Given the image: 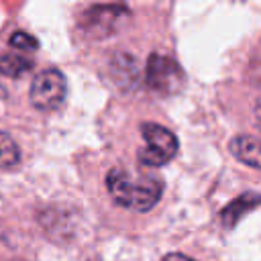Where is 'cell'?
Instances as JSON below:
<instances>
[{
    "instance_id": "obj_6",
    "label": "cell",
    "mask_w": 261,
    "mask_h": 261,
    "mask_svg": "<svg viewBox=\"0 0 261 261\" xmlns=\"http://www.w3.org/2000/svg\"><path fill=\"white\" fill-rule=\"evenodd\" d=\"M259 204V196L257 192H245L239 198H234L232 202H228L222 210H220V222L224 228H234V224L251 210H255Z\"/></svg>"
},
{
    "instance_id": "obj_2",
    "label": "cell",
    "mask_w": 261,
    "mask_h": 261,
    "mask_svg": "<svg viewBox=\"0 0 261 261\" xmlns=\"http://www.w3.org/2000/svg\"><path fill=\"white\" fill-rule=\"evenodd\" d=\"M141 135L145 143L137 151V159L143 167H161L179 151L177 137L157 122H141Z\"/></svg>"
},
{
    "instance_id": "obj_12",
    "label": "cell",
    "mask_w": 261,
    "mask_h": 261,
    "mask_svg": "<svg viewBox=\"0 0 261 261\" xmlns=\"http://www.w3.org/2000/svg\"><path fill=\"white\" fill-rule=\"evenodd\" d=\"M161 261H194V259L188 257V255H181V253H169V255H165Z\"/></svg>"
},
{
    "instance_id": "obj_11",
    "label": "cell",
    "mask_w": 261,
    "mask_h": 261,
    "mask_svg": "<svg viewBox=\"0 0 261 261\" xmlns=\"http://www.w3.org/2000/svg\"><path fill=\"white\" fill-rule=\"evenodd\" d=\"M8 43H10V47L20 49V51H35L39 47V41L33 35H29L27 31H14L8 39Z\"/></svg>"
},
{
    "instance_id": "obj_9",
    "label": "cell",
    "mask_w": 261,
    "mask_h": 261,
    "mask_svg": "<svg viewBox=\"0 0 261 261\" xmlns=\"http://www.w3.org/2000/svg\"><path fill=\"white\" fill-rule=\"evenodd\" d=\"M33 69V61L24 55H2L0 57V75L4 77H20Z\"/></svg>"
},
{
    "instance_id": "obj_7",
    "label": "cell",
    "mask_w": 261,
    "mask_h": 261,
    "mask_svg": "<svg viewBox=\"0 0 261 261\" xmlns=\"http://www.w3.org/2000/svg\"><path fill=\"white\" fill-rule=\"evenodd\" d=\"M230 153L245 165L253 167V169H259L261 161H259V141L257 137L253 135H239L230 141L228 145Z\"/></svg>"
},
{
    "instance_id": "obj_10",
    "label": "cell",
    "mask_w": 261,
    "mask_h": 261,
    "mask_svg": "<svg viewBox=\"0 0 261 261\" xmlns=\"http://www.w3.org/2000/svg\"><path fill=\"white\" fill-rule=\"evenodd\" d=\"M20 161V149L16 145V141L0 130V167H14Z\"/></svg>"
},
{
    "instance_id": "obj_5",
    "label": "cell",
    "mask_w": 261,
    "mask_h": 261,
    "mask_svg": "<svg viewBox=\"0 0 261 261\" xmlns=\"http://www.w3.org/2000/svg\"><path fill=\"white\" fill-rule=\"evenodd\" d=\"M29 96H31V102L37 110H43V112L57 110L65 100V77H63V73L55 67L39 71L31 82Z\"/></svg>"
},
{
    "instance_id": "obj_3",
    "label": "cell",
    "mask_w": 261,
    "mask_h": 261,
    "mask_svg": "<svg viewBox=\"0 0 261 261\" xmlns=\"http://www.w3.org/2000/svg\"><path fill=\"white\" fill-rule=\"evenodd\" d=\"M145 84L151 92L159 96H171L184 88L186 73L175 59L153 53L149 55L147 65H145Z\"/></svg>"
},
{
    "instance_id": "obj_4",
    "label": "cell",
    "mask_w": 261,
    "mask_h": 261,
    "mask_svg": "<svg viewBox=\"0 0 261 261\" xmlns=\"http://www.w3.org/2000/svg\"><path fill=\"white\" fill-rule=\"evenodd\" d=\"M128 16L130 10L122 4H96L82 14L80 24L86 37L102 41L116 35V31L124 24Z\"/></svg>"
},
{
    "instance_id": "obj_1",
    "label": "cell",
    "mask_w": 261,
    "mask_h": 261,
    "mask_svg": "<svg viewBox=\"0 0 261 261\" xmlns=\"http://www.w3.org/2000/svg\"><path fill=\"white\" fill-rule=\"evenodd\" d=\"M106 190L120 208L147 212L161 200L163 181L157 175H137L128 169L112 167L106 173Z\"/></svg>"
},
{
    "instance_id": "obj_8",
    "label": "cell",
    "mask_w": 261,
    "mask_h": 261,
    "mask_svg": "<svg viewBox=\"0 0 261 261\" xmlns=\"http://www.w3.org/2000/svg\"><path fill=\"white\" fill-rule=\"evenodd\" d=\"M110 67L114 73L116 84L124 88H135L137 84V59L128 53H116L110 59Z\"/></svg>"
}]
</instances>
